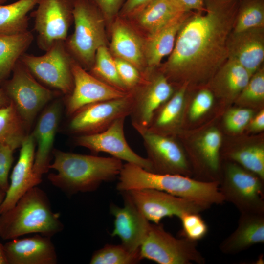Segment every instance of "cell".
<instances>
[{
	"label": "cell",
	"instance_id": "cell-46",
	"mask_svg": "<svg viewBox=\"0 0 264 264\" xmlns=\"http://www.w3.org/2000/svg\"><path fill=\"white\" fill-rule=\"evenodd\" d=\"M0 264H8L5 253L4 245L0 242Z\"/></svg>",
	"mask_w": 264,
	"mask_h": 264
},
{
	"label": "cell",
	"instance_id": "cell-3",
	"mask_svg": "<svg viewBox=\"0 0 264 264\" xmlns=\"http://www.w3.org/2000/svg\"><path fill=\"white\" fill-rule=\"evenodd\" d=\"M49 168L57 174L48 178L55 187L68 195L95 190L103 182L118 176L123 164L114 157H101L55 150Z\"/></svg>",
	"mask_w": 264,
	"mask_h": 264
},
{
	"label": "cell",
	"instance_id": "cell-28",
	"mask_svg": "<svg viewBox=\"0 0 264 264\" xmlns=\"http://www.w3.org/2000/svg\"><path fill=\"white\" fill-rule=\"evenodd\" d=\"M33 39L28 30L16 34H0V86L7 80Z\"/></svg>",
	"mask_w": 264,
	"mask_h": 264
},
{
	"label": "cell",
	"instance_id": "cell-39",
	"mask_svg": "<svg viewBox=\"0 0 264 264\" xmlns=\"http://www.w3.org/2000/svg\"><path fill=\"white\" fill-rule=\"evenodd\" d=\"M253 112L252 110L244 108L229 110L224 117L226 128L233 133L242 131L253 117Z\"/></svg>",
	"mask_w": 264,
	"mask_h": 264
},
{
	"label": "cell",
	"instance_id": "cell-27",
	"mask_svg": "<svg viewBox=\"0 0 264 264\" xmlns=\"http://www.w3.org/2000/svg\"><path fill=\"white\" fill-rule=\"evenodd\" d=\"M186 12L175 0H153L131 18L148 35Z\"/></svg>",
	"mask_w": 264,
	"mask_h": 264
},
{
	"label": "cell",
	"instance_id": "cell-17",
	"mask_svg": "<svg viewBox=\"0 0 264 264\" xmlns=\"http://www.w3.org/2000/svg\"><path fill=\"white\" fill-rule=\"evenodd\" d=\"M124 205L111 204L110 211L114 217L112 236L119 237L122 244L131 252H138L150 227L149 221L142 214L126 192H121Z\"/></svg>",
	"mask_w": 264,
	"mask_h": 264
},
{
	"label": "cell",
	"instance_id": "cell-5",
	"mask_svg": "<svg viewBox=\"0 0 264 264\" xmlns=\"http://www.w3.org/2000/svg\"><path fill=\"white\" fill-rule=\"evenodd\" d=\"M104 19L90 0H77L73 10L74 31L65 41L69 52L91 68L97 50L106 45Z\"/></svg>",
	"mask_w": 264,
	"mask_h": 264
},
{
	"label": "cell",
	"instance_id": "cell-12",
	"mask_svg": "<svg viewBox=\"0 0 264 264\" xmlns=\"http://www.w3.org/2000/svg\"><path fill=\"white\" fill-rule=\"evenodd\" d=\"M132 103L130 92L122 97L85 106L72 114L69 129L79 135L101 132L117 119L129 116Z\"/></svg>",
	"mask_w": 264,
	"mask_h": 264
},
{
	"label": "cell",
	"instance_id": "cell-41",
	"mask_svg": "<svg viewBox=\"0 0 264 264\" xmlns=\"http://www.w3.org/2000/svg\"><path fill=\"white\" fill-rule=\"evenodd\" d=\"M99 9L105 19L118 16L124 0H90Z\"/></svg>",
	"mask_w": 264,
	"mask_h": 264
},
{
	"label": "cell",
	"instance_id": "cell-42",
	"mask_svg": "<svg viewBox=\"0 0 264 264\" xmlns=\"http://www.w3.org/2000/svg\"><path fill=\"white\" fill-rule=\"evenodd\" d=\"M153 0H124L118 16L131 18Z\"/></svg>",
	"mask_w": 264,
	"mask_h": 264
},
{
	"label": "cell",
	"instance_id": "cell-4",
	"mask_svg": "<svg viewBox=\"0 0 264 264\" xmlns=\"http://www.w3.org/2000/svg\"><path fill=\"white\" fill-rule=\"evenodd\" d=\"M59 218V214L53 212L45 192L34 186L13 207L0 214V237L12 240L38 233L51 237L63 229Z\"/></svg>",
	"mask_w": 264,
	"mask_h": 264
},
{
	"label": "cell",
	"instance_id": "cell-34",
	"mask_svg": "<svg viewBox=\"0 0 264 264\" xmlns=\"http://www.w3.org/2000/svg\"><path fill=\"white\" fill-rule=\"evenodd\" d=\"M142 259L140 251L131 252L121 245L108 244L92 255L91 264H133Z\"/></svg>",
	"mask_w": 264,
	"mask_h": 264
},
{
	"label": "cell",
	"instance_id": "cell-26",
	"mask_svg": "<svg viewBox=\"0 0 264 264\" xmlns=\"http://www.w3.org/2000/svg\"><path fill=\"white\" fill-rule=\"evenodd\" d=\"M188 85H181L154 114L147 130L172 136L179 126L185 103Z\"/></svg>",
	"mask_w": 264,
	"mask_h": 264
},
{
	"label": "cell",
	"instance_id": "cell-14",
	"mask_svg": "<svg viewBox=\"0 0 264 264\" xmlns=\"http://www.w3.org/2000/svg\"><path fill=\"white\" fill-rule=\"evenodd\" d=\"M125 118L117 119L101 132L78 135L75 138V143L93 153H106L121 161L152 172V166L148 158L137 154L127 142L124 133Z\"/></svg>",
	"mask_w": 264,
	"mask_h": 264
},
{
	"label": "cell",
	"instance_id": "cell-47",
	"mask_svg": "<svg viewBox=\"0 0 264 264\" xmlns=\"http://www.w3.org/2000/svg\"><path fill=\"white\" fill-rule=\"evenodd\" d=\"M6 193L0 191V206L3 201V199L5 197Z\"/></svg>",
	"mask_w": 264,
	"mask_h": 264
},
{
	"label": "cell",
	"instance_id": "cell-8",
	"mask_svg": "<svg viewBox=\"0 0 264 264\" xmlns=\"http://www.w3.org/2000/svg\"><path fill=\"white\" fill-rule=\"evenodd\" d=\"M12 77L1 85L25 126H30L37 113L54 96L53 92L39 83L19 60Z\"/></svg>",
	"mask_w": 264,
	"mask_h": 264
},
{
	"label": "cell",
	"instance_id": "cell-1",
	"mask_svg": "<svg viewBox=\"0 0 264 264\" xmlns=\"http://www.w3.org/2000/svg\"><path fill=\"white\" fill-rule=\"evenodd\" d=\"M239 3V0H205L204 10L191 13L160 70L172 85L206 83L226 62Z\"/></svg>",
	"mask_w": 264,
	"mask_h": 264
},
{
	"label": "cell",
	"instance_id": "cell-32",
	"mask_svg": "<svg viewBox=\"0 0 264 264\" xmlns=\"http://www.w3.org/2000/svg\"><path fill=\"white\" fill-rule=\"evenodd\" d=\"M229 161L253 172L264 180V147L248 145L233 150L227 154Z\"/></svg>",
	"mask_w": 264,
	"mask_h": 264
},
{
	"label": "cell",
	"instance_id": "cell-19",
	"mask_svg": "<svg viewBox=\"0 0 264 264\" xmlns=\"http://www.w3.org/2000/svg\"><path fill=\"white\" fill-rule=\"evenodd\" d=\"M8 264H55L57 255L50 237L37 234L14 239L4 245Z\"/></svg>",
	"mask_w": 264,
	"mask_h": 264
},
{
	"label": "cell",
	"instance_id": "cell-2",
	"mask_svg": "<svg viewBox=\"0 0 264 264\" xmlns=\"http://www.w3.org/2000/svg\"><path fill=\"white\" fill-rule=\"evenodd\" d=\"M118 176L116 189L121 192L154 189L210 208L225 202L217 181H203L178 174L156 173L129 163L123 164Z\"/></svg>",
	"mask_w": 264,
	"mask_h": 264
},
{
	"label": "cell",
	"instance_id": "cell-6",
	"mask_svg": "<svg viewBox=\"0 0 264 264\" xmlns=\"http://www.w3.org/2000/svg\"><path fill=\"white\" fill-rule=\"evenodd\" d=\"M222 169L219 188L225 202L240 213L264 214V180L232 161L226 162Z\"/></svg>",
	"mask_w": 264,
	"mask_h": 264
},
{
	"label": "cell",
	"instance_id": "cell-36",
	"mask_svg": "<svg viewBox=\"0 0 264 264\" xmlns=\"http://www.w3.org/2000/svg\"><path fill=\"white\" fill-rule=\"evenodd\" d=\"M242 104H257L264 100V70L259 68L252 75L237 98Z\"/></svg>",
	"mask_w": 264,
	"mask_h": 264
},
{
	"label": "cell",
	"instance_id": "cell-48",
	"mask_svg": "<svg viewBox=\"0 0 264 264\" xmlns=\"http://www.w3.org/2000/svg\"><path fill=\"white\" fill-rule=\"evenodd\" d=\"M7 0H0V5H3Z\"/></svg>",
	"mask_w": 264,
	"mask_h": 264
},
{
	"label": "cell",
	"instance_id": "cell-16",
	"mask_svg": "<svg viewBox=\"0 0 264 264\" xmlns=\"http://www.w3.org/2000/svg\"><path fill=\"white\" fill-rule=\"evenodd\" d=\"M71 70L74 86L66 102L67 113L72 115L88 105L124 97L130 92L123 91L87 72L73 60Z\"/></svg>",
	"mask_w": 264,
	"mask_h": 264
},
{
	"label": "cell",
	"instance_id": "cell-22",
	"mask_svg": "<svg viewBox=\"0 0 264 264\" xmlns=\"http://www.w3.org/2000/svg\"><path fill=\"white\" fill-rule=\"evenodd\" d=\"M264 243V214L240 213L235 230L220 243L226 255H234Z\"/></svg>",
	"mask_w": 264,
	"mask_h": 264
},
{
	"label": "cell",
	"instance_id": "cell-20",
	"mask_svg": "<svg viewBox=\"0 0 264 264\" xmlns=\"http://www.w3.org/2000/svg\"><path fill=\"white\" fill-rule=\"evenodd\" d=\"M229 59L245 68L252 75L260 67L264 59L263 28L231 32L227 41Z\"/></svg>",
	"mask_w": 264,
	"mask_h": 264
},
{
	"label": "cell",
	"instance_id": "cell-25",
	"mask_svg": "<svg viewBox=\"0 0 264 264\" xmlns=\"http://www.w3.org/2000/svg\"><path fill=\"white\" fill-rule=\"evenodd\" d=\"M252 75L236 61L228 58L210 80L211 88L226 101L237 99Z\"/></svg>",
	"mask_w": 264,
	"mask_h": 264
},
{
	"label": "cell",
	"instance_id": "cell-15",
	"mask_svg": "<svg viewBox=\"0 0 264 264\" xmlns=\"http://www.w3.org/2000/svg\"><path fill=\"white\" fill-rule=\"evenodd\" d=\"M146 149L153 172L178 174L191 177L187 156L172 136L146 130L139 134Z\"/></svg>",
	"mask_w": 264,
	"mask_h": 264
},
{
	"label": "cell",
	"instance_id": "cell-43",
	"mask_svg": "<svg viewBox=\"0 0 264 264\" xmlns=\"http://www.w3.org/2000/svg\"><path fill=\"white\" fill-rule=\"evenodd\" d=\"M185 11H200L204 10L205 0H175Z\"/></svg>",
	"mask_w": 264,
	"mask_h": 264
},
{
	"label": "cell",
	"instance_id": "cell-21",
	"mask_svg": "<svg viewBox=\"0 0 264 264\" xmlns=\"http://www.w3.org/2000/svg\"><path fill=\"white\" fill-rule=\"evenodd\" d=\"M61 110V104L57 102L47 107L42 113L32 133L37 143L33 171L40 179L49 169L50 153L59 124Z\"/></svg>",
	"mask_w": 264,
	"mask_h": 264
},
{
	"label": "cell",
	"instance_id": "cell-40",
	"mask_svg": "<svg viewBox=\"0 0 264 264\" xmlns=\"http://www.w3.org/2000/svg\"><path fill=\"white\" fill-rule=\"evenodd\" d=\"M214 102L212 92L208 89L200 90L191 104L189 116L191 120L196 121L204 115L212 107Z\"/></svg>",
	"mask_w": 264,
	"mask_h": 264
},
{
	"label": "cell",
	"instance_id": "cell-44",
	"mask_svg": "<svg viewBox=\"0 0 264 264\" xmlns=\"http://www.w3.org/2000/svg\"><path fill=\"white\" fill-rule=\"evenodd\" d=\"M249 127L251 131L259 132L264 129V110H262L250 121Z\"/></svg>",
	"mask_w": 264,
	"mask_h": 264
},
{
	"label": "cell",
	"instance_id": "cell-33",
	"mask_svg": "<svg viewBox=\"0 0 264 264\" xmlns=\"http://www.w3.org/2000/svg\"><path fill=\"white\" fill-rule=\"evenodd\" d=\"M25 125L12 102L0 109V143H22Z\"/></svg>",
	"mask_w": 264,
	"mask_h": 264
},
{
	"label": "cell",
	"instance_id": "cell-18",
	"mask_svg": "<svg viewBox=\"0 0 264 264\" xmlns=\"http://www.w3.org/2000/svg\"><path fill=\"white\" fill-rule=\"evenodd\" d=\"M35 140L31 134L26 135L21 144L19 159L10 177V183L0 206V214L13 207L30 189L42 182L35 174L33 164Z\"/></svg>",
	"mask_w": 264,
	"mask_h": 264
},
{
	"label": "cell",
	"instance_id": "cell-30",
	"mask_svg": "<svg viewBox=\"0 0 264 264\" xmlns=\"http://www.w3.org/2000/svg\"><path fill=\"white\" fill-rule=\"evenodd\" d=\"M264 27V0H239L232 32Z\"/></svg>",
	"mask_w": 264,
	"mask_h": 264
},
{
	"label": "cell",
	"instance_id": "cell-37",
	"mask_svg": "<svg viewBox=\"0 0 264 264\" xmlns=\"http://www.w3.org/2000/svg\"><path fill=\"white\" fill-rule=\"evenodd\" d=\"M15 142L0 143V191L6 193L9 188L8 175L13 161L14 151L21 146Z\"/></svg>",
	"mask_w": 264,
	"mask_h": 264
},
{
	"label": "cell",
	"instance_id": "cell-13",
	"mask_svg": "<svg viewBox=\"0 0 264 264\" xmlns=\"http://www.w3.org/2000/svg\"><path fill=\"white\" fill-rule=\"evenodd\" d=\"M142 214L154 223L167 217L180 218L186 213H200L210 207L154 189L126 191Z\"/></svg>",
	"mask_w": 264,
	"mask_h": 264
},
{
	"label": "cell",
	"instance_id": "cell-23",
	"mask_svg": "<svg viewBox=\"0 0 264 264\" xmlns=\"http://www.w3.org/2000/svg\"><path fill=\"white\" fill-rule=\"evenodd\" d=\"M192 12H186L179 15L154 33L147 35L144 40L147 70H154L164 57L170 55L180 29Z\"/></svg>",
	"mask_w": 264,
	"mask_h": 264
},
{
	"label": "cell",
	"instance_id": "cell-31",
	"mask_svg": "<svg viewBox=\"0 0 264 264\" xmlns=\"http://www.w3.org/2000/svg\"><path fill=\"white\" fill-rule=\"evenodd\" d=\"M91 74L107 83L123 91L126 89L119 76L114 58H113L106 45L98 48L91 68Z\"/></svg>",
	"mask_w": 264,
	"mask_h": 264
},
{
	"label": "cell",
	"instance_id": "cell-9",
	"mask_svg": "<svg viewBox=\"0 0 264 264\" xmlns=\"http://www.w3.org/2000/svg\"><path fill=\"white\" fill-rule=\"evenodd\" d=\"M32 75L64 94L71 93L74 83L73 60L65 41L56 42L42 56L23 54L20 59Z\"/></svg>",
	"mask_w": 264,
	"mask_h": 264
},
{
	"label": "cell",
	"instance_id": "cell-7",
	"mask_svg": "<svg viewBox=\"0 0 264 264\" xmlns=\"http://www.w3.org/2000/svg\"><path fill=\"white\" fill-rule=\"evenodd\" d=\"M142 259L159 264H204L205 259L198 248L197 241L176 238L160 223L150 224L140 247Z\"/></svg>",
	"mask_w": 264,
	"mask_h": 264
},
{
	"label": "cell",
	"instance_id": "cell-49",
	"mask_svg": "<svg viewBox=\"0 0 264 264\" xmlns=\"http://www.w3.org/2000/svg\"><path fill=\"white\" fill-rule=\"evenodd\" d=\"M220 1H230L231 0H219Z\"/></svg>",
	"mask_w": 264,
	"mask_h": 264
},
{
	"label": "cell",
	"instance_id": "cell-24",
	"mask_svg": "<svg viewBox=\"0 0 264 264\" xmlns=\"http://www.w3.org/2000/svg\"><path fill=\"white\" fill-rule=\"evenodd\" d=\"M110 45L116 57L131 63L142 73L146 71L144 40L119 16L112 27Z\"/></svg>",
	"mask_w": 264,
	"mask_h": 264
},
{
	"label": "cell",
	"instance_id": "cell-45",
	"mask_svg": "<svg viewBox=\"0 0 264 264\" xmlns=\"http://www.w3.org/2000/svg\"><path fill=\"white\" fill-rule=\"evenodd\" d=\"M10 100L2 88H0V109L8 105Z\"/></svg>",
	"mask_w": 264,
	"mask_h": 264
},
{
	"label": "cell",
	"instance_id": "cell-29",
	"mask_svg": "<svg viewBox=\"0 0 264 264\" xmlns=\"http://www.w3.org/2000/svg\"><path fill=\"white\" fill-rule=\"evenodd\" d=\"M40 0H18L0 5V34L11 35L27 31L28 13Z\"/></svg>",
	"mask_w": 264,
	"mask_h": 264
},
{
	"label": "cell",
	"instance_id": "cell-35",
	"mask_svg": "<svg viewBox=\"0 0 264 264\" xmlns=\"http://www.w3.org/2000/svg\"><path fill=\"white\" fill-rule=\"evenodd\" d=\"M179 219L182 224V237L198 242L207 234L208 225L199 213H186Z\"/></svg>",
	"mask_w": 264,
	"mask_h": 264
},
{
	"label": "cell",
	"instance_id": "cell-38",
	"mask_svg": "<svg viewBox=\"0 0 264 264\" xmlns=\"http://www.w3.org/2000/svg\"><path fill=\"white\" fill-rule=\"evenodd\" d=\"M114 60L120 80L127 91L130 92L141 82L144 73L125 60L117 57L114 58Z\"/></svg>",
	"mask_w": 264,
	"mask_h": 264
},
{
	"label": "cell",
	"instance_id": "cell-11",
	"mask_svg": "<svg viewBox=\"0 0 264 264\" xmlns=\"http://www.w3.org/2000/svg\"><path fill=\"white\" fill-rule=\"evenodd\" d=\"M77 0H40L33 13L39 48L47 51L56 42L66 41Z\"/></svg>",
	"mask_w": 264,
	"mask_h": 264
},
{
	"label": "cell",
	"instance_id": "cell-10",
	"mask_svg": "<svg viewBox=\"0 0 264 264\" xmlns=\"http://www.w3.org/2000/svg\"><path fill=\"white\" fill-rule=\"evenodd\" d=\"M131 93L132 103L130 116L132 125L140 134L147 130L158 108L175 92L173 85L160 71L148 70Z\"/></svg>",
	"mask_w": 264,
	"mask_h": 264
}]
</instances>
